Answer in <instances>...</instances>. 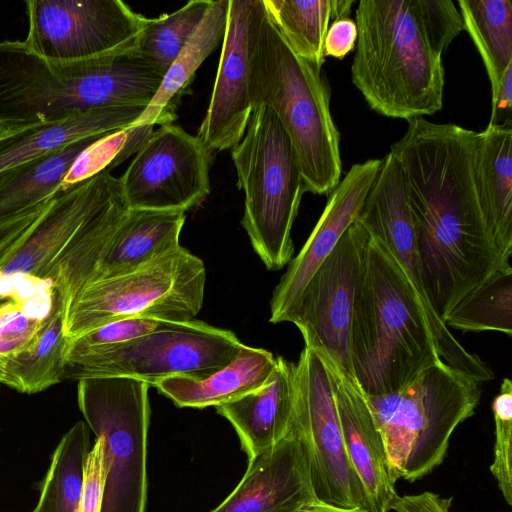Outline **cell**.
<instances>
[{
    "label": "cell",
    "instance_id": "cell-13",
    "mask_svg": "<svg viewBox=\"0 0 512 512\" xmlns=\"http://www.w3.org/2000/svg\"><path fill=\"white\" fill-rule=\"evenodd\" d=\"M295 375L292 432L306 455L317 498L339 507L368 510L363 487L344 449L332 383L324 360L305 346L295 364Z\"/></svg>",
    "mask_w": 512,
    "mask_h": 512
},
{
    "label": "cell",
    "instance_id": "cell-18",
    "mask_svg": "<svg viewBox=\"0 0 512 512\" xmlns=\"http://www.w3.org/2000/svg\"><path fill=\"white\" fill-rule=\"evenodd\" d=\"M380 165L381 159L355 163L328 194L317 224L273 291L270 322H284L314 273L357 220Z\"/></svg>",
    "mask_w": 512,
    "mask_h": 512
},
{
    "label": "cell",
    "instance_id": "cell-42",
    "mask_svg": "<svg viewBox=\"0 0 512 512\" xmlns=\"http://www.w3.org/2000/svg\"><path fill=\"white\" fill-rule=\"evenodd\" d=\"M452 497H442L434 492L398 496L392 505L394 512H451Z\"/></svg>",
    "mask_w": 512,
    "mask_h": 512
},
{
    "label": "cell",
    "instance_id": "cell-39",
    "mask_svg": "<svg viewBox=\"0 0 512 512\" xmlns=\"http://www.w3.org/2000/svg\"><path fill=\"white\" fill-rule=\"evenodd\" d=\"M105 442L97 436L84 465L83 485L77 512H101L106 467L104 457Z\"/></svg>",
    "mask_w": 512,
    "mask_h": 512
},
{
    "label": "cell",
    "instance_id": "cell-35",
    "mask_svg": "<svg viewBox=\"0 0 512 512\" xmlns=\"http://www.w3.org/2000/svg\"><path fill=\"white\" fill-rule=\"evenodd\" d=\"M154 125L129 126L109 133L87 147L66 173L59 193L94 175L111 171L132 154L154 131Z\"/></svg>",
    "mask_w": 512,
    "mask_h": 512
},
{
    "label": "cell",
    "instance_id": "cell-45",
    "mask_svg": "<svg viewBox=\"0 0 512 512\" xmlns=\"http://www.w3.org/2000/svg\"><path fill=\"white\" fill-rule=\"evenodd\" d=\"M353 3L351 0H331L332 21L348 18Z\"/></svg>",
    "mask_w": 512,
    "mask_h": 512
},
{
    "label": "cell",
    "instance_id": "cell-24",
    "mask_svg": "<svg viewBox=\"0 0 512 512\" xmlns=\"http://www.w3.org/2000/svg\"><path fill=\"white\" fill-rule=\"evenodd\" d=\"M185 219L182 211L129 209L89 283L130 273L176 249Z\"/></svg>",
    "mask_w": 512,
    "mask_h": 512
},
{
    "label": "cell",
    "instance_id": "cell-20",
    "mask_svg": "<svg viewBox=\"0 0 512 512\" xmlns=\"http://www.w3.org/2000/svg\"><path fill=\"white\" fill-rule=\"evenodd\" d=\"M329 371L344 449L357 475L369 512H389L398 497L386 457L383 439L356 381L322 358Z\"/></svg>",
    "mask_w": 512,
    "mask_h": 512
},
{
    "label": "cell",
    "instance_id": "cell-33",
    "mask_svg": "<svg viewBox=\"0 0 512 512\" xmlns=\"http://www.w3.org/2000/svg\"><path fill=\"white\" fill-rule=\"evenodd\" d=\"M445 326L464 332L495 331L512 336V269L493 274L448 313Z\"/></svg>",
    "mask_w": 512,
    "mask_h": 512
},
{
    "label": "cell",
    "instance_id": "cell-36",
    "mask_svg": "<svg viewBox=\"0 0 512 512\" xmlns=\"http://www.w3.org/2000/svg\"><path fill=\"white\" fill-rule=\"evenodd\" d=\"M167 321L154 318H123L97 327L79 337L68 340L66 366L87 356L108 350L135 338L149 334Z\"/></svg>",
    "mask_w": 512,
    "mask_h": 512
},
{
    "label": "cell",
    "instance_id": "cell-11",
    "mask_svg": "<svg viewBox=\"0 0 512 512\" xmlns=\"http://www.w3.org/2000/svg\"><path fill=\"white\" fill-rule=\"evenodd\" d=\"M357 221L384 246L403 271L421 305L439 357L478 383L492 380L494 373L489 365L464 348L430 303L423 283L403 170L390 151L381 159Z\"/></svg>",
    "mask_w": 512,
    "mask_h": 512
},
{
    "label": "cell",
    "instance_id": "cell-41",
    "mask_svg": "<svg viewBox=\"0 0 512 512\" xmlns=\"http://www.w3.org/2000/svg\"><path fill=\"white\" fill-rule=\"evenodd\" d=\"M48 201L12 219L0 222V260L23 238L45 209Z\"/></svg>",
    "mask_w": 512,
    "mask_h": 512
},
{
    "label": "cell",
    "instance_id": "cell-22",
    "mask_svg": "<svg viewBox=\"0 0 512 512\" xmlns=\"http://www.w3.org/2000/svg\"><path fill=\"white\" fill-rule=\"evenodd\" d=\"M143 106L108 107L0 136V181L19 167L86 137L131 126Z\"/></svg>",
    "mask_w": 512,
    "mask_h": 512
},
{
    "label": "cell",
    "instance_id": "cell-23",
    "mask_svg": "<svg viewBox=\"0 0 512 512\" xmlns=\"http://www.w3.org/2000/svg\"><path fill=\"white\" fill-rule=\"evenodd\" d=\"M475 184L480 209L496 247L512 253V125L478 132Z\"/></svg>",
    "mask_w": 512,
    "mask_h": 512
},
{
    "label": "cell",
    "instance_id": "cell-34",
    "mask_svg": "<svg viewBox=\"0 0 512 512\" xmlns=\"http://www.w3.org/2000/svg\"><path fill=\"white\" fill-rule=\"evenodd\" d=\"M213 0H192L170 14L146 18L137 51L165 75L202 22Z\"/></svg>",
    "mask_w": 512,
    "mask_h": 512
},
{
    "label": "cell",
    "instance_id": "cell-9",
    "mask_svg": "<svg viewBox=\"0 0 512 512\" xmlns=\"http://www.w3.org/2000/svg\"><path fill=\"white\" fill-rule=\"evenodd\" d=\"M148 389V383L128 377L78 381L79 410L95 437L105 442L101 512H146Z\"/></svg>",
    "mask_w": 512,
    "mask_h": 512
},
{
    "label": "cell",
    "instance_id": "cell-28",
    "mask_svg": "<svg viewBox=\"0 0 512 512\" xmlns=\"http://www.w3.org/2000/svg\"><path fill=\"white\" fill-rule=\"evenodd\" d=\"M52 297V306L36 334L5 366L1 384L20 393H38L63 380L68 343L64 332L66 307Z\"/></svg>",
    "mask_w": 512,
    "mask_h": 512
},
{
    "label": "cell",
    "instance_id": "cell-17",
    "mask_svg": "<svg viewBox=\"0 0 512 512\" xmlns=\"http://www.w3.org/2000/svg\"><path fill=\"white\" fill-rule=\"evenodd\" d=\"M265 13L263 0H229L217 74L197 135L212 150L232 149L244 136L253 111L252 49Z\"/></svg>",
    "mask_w": 512,
    "mask_h": 512
},
{
    "label": "cell",
    "instance_id": "cell-44",
    "mask_svg": "<svg viewBox=\"0 0 512 512\" xmlns=\"http://www.w3.org/2000/svg\"><path fill=\"white\" fill-rule=\"evenodd\" d=\"M299 512H368V510L339 507L316 499L304 506Z\"/></svg>",
    "mask_w": 512,
    "mask_h": 512
},
{
    "label": "cell",
    "instance_id": "cell-16",
    "mask_svg": "<svg viewBox=\"0 0 512 512\" xmlns=\"http://www.w3.org/2000/svg\"><path fill=\"white\" fill-rule=\"evenodd\" d=\"M212 158L200 137L173 123L161 125L119 177L127 207L186 212L198 206L210 193Z\"/></svg>",
    "mask_w": 512,
    "mask_h": 512
},
{
    "label": "cell",
    "instance_id": "cell-19",
    "mask_svg": "<svg viewBox=\"0 0 512 512\" xmlns=\"http://www.w3.org/2000/svg\"><path fill=\"white\" fill-rule=\"evenodd\" d=\"M316 499L306 455L291 430L248 461L238 485L210 512H299Z\"/></svg>",
    "mask_w": 512,
    "mask_h": 512
},
{
    "label": "cell",
    "instance_id": "cell-10",
    "mask_svg": "<svg viewBox=\"0 0 512 512\" xmlns=\"http://www.w3.org/2000/svg\"><path fill=\"white\" fill-rule=\"evenodd\" d=\"M243 343L203 321H167L155 331L66 366L64 379L128 377L154 385L171 377L204 379L226 366Z\"/></svg>",
    "mask_w": 512,
    "mask_h": 512
},
{
    "label": "cell",
    "instance_id": "cell-3",
    "mask_svg": "<svg viewBox=\"0 0 512 512\" xmlns=\"http://www.w3.org/2000/svg\"><path fill=\"white\" fill-rule=\"evenodd\" d=\"M164 75L136 46L78 61H54L24 41L0 42V136L92 110L147 107Z\"/></svg>",
    "mask_w": 512,
    "mask_h": 512
},
{
    "label": "cell",
    "instance_id": "cell-26",
    "mask_svg": "<svg viewBox=\"0 0 512 512\" xmlns=\"http://www.w3.org/2000/svg\"><path fill=\"white\" fill-rule=\"evenodd\" d=\"M128 210L120 189L81 225L56 258L47 283L65 307L92 279Z\"/></svg>",
    "mask_w": 512,
    "mask_h": 512
},
{
    "label": "cell",
    "instance_id": "cell-30",
    "mask_svg": "<svg viewBox=\"0 0 512 512\" xmlns=\"http://www.w3.org/2000/svg\"><path fill=\"white\" fill-rule=\"evenodd\" d=\"M463 28L485 66L493 92L512 69V2L459 0Z\"/></svg>",
    "mask_w": 512,
    "mask_h": 512
},
{
    "label": "cell",
    "instance_id": "cell-37",
    "mask_svg": "<svg viewBox=\"0 0 512 512\" xmlns=\"http://www.w3.org/2000/svg\"><path fill=\"white\" fill-rule=\"evenodd\" d=\"M495 423L494 457L490 471L508 505H512V382L504 378L492 402Z\"/></svg>",
    "mask_w": 512,
    "mask_h": 512
},
{
    "label": "cell",
    "instance_id": "cell-31",
    "mask_svg": "<svg viewBox=\"0 0 512 512\" xmlns=\"http://www.w3.org/2000/svg\"><path fill=\"white\" fill-rule=\"evenodd\" d=\"M90 429L76 422L54 450L33 512H77L84 465L90 451Z\"/></svg>",
    "mask_w": 512,
    "mask_h": 512
},
{
    "label": "cell",
    "instance_id": "cell-38",
    "mask_svg": "<svg viewBox=\"0 0 512 512\" xmlns=\"http://www.w3.org/2000/svg\"><path fill=\"white\" fill-rule=\"evenodd\" d=\"M49 311H32V299L12 300L0 306V384L13 353L36 334Z\"/></svg>",
    "mask_w": 512,
    "mask_h": 512
},
{
    "label": "cell",
    "instance_id": "cell-25",
    "mask_svg": "<svg viewBox=\"0 0 512 512\" xmlns=\"http://www.w3.org/2000/svg\"><path fill=\"white\" fill-rule=\"evenodd\" d=\"M275 366L276 357L270 351L243 344L226 366L204 379L171 377L153 386L181 408L217 407L263 386Z\"/></svg>",
    "mask_w": 512,
    "mask_h": 512
},
{
    "label": "cell",
    "instance_id": "cell-27",
    "mask_svg": "<svg viewBox=\"0 0 512 512\" xmlns=\"http://www.w3.org/2000/svg\"><path fill=\"white\" fill-rule=\"evenodd\" d=\"M229 0H213L202 22L165 73L150 104L131 125H165L177 118L181 98L188 92L195 73L223 41Z\"/></svg>",
    "mask_w": 512,
    "mask_h": 512
},
{
    "label": "cell",
    "instance_id": "cell-2",
    "mask_svg": "<svg viewBox=\"0 0 512 512\" xmlns=\"http://www.w3.org/2000/svg\"><path fill=\"white\" fill-rule=\"evenodd\" d=\"M353 85L380 115L406 121L443 107L442 55L464 30L451 0H361Z\"/></svg>",
    "mask_w": 512,
    "mask_h": 512
},
{
    "label": "cell",
    "instance_id": "cell-15",
    "mask_svg": "<svg viewBox=\"0 0 512 512\" xmlns=\"http://www.w3.org/2000/svg\"><path fill=\"white\" fill-rule=\"evenodd\" d=\"M25 44L54 61L91 59L133 48L145 17L121 0H28Z\"/></svg>",
    "mask_w": 512,
    "mask_h": 512
},
{
    "label": "cell",
    "instance_id": "cell-14",
    "mask_svg": "<svg viewBox=\"0 0 512 512\" xmlns=\"http://www.w3.org/2000/svg\"><path fill=\"white\" fill-rule=\"evenodd\" d=\"M120 189L119 177L103 171L51 198L30 230L0 260V306L51 294L47 280L56 258L81 225Z\"/></svg>",
    "mask_w": 512,
    "mask_h": 512
},
{
    "label": "cell",
    "instance_id": "cell-40",
    "mask_svg": "<svg viewBox=\"0 0 512 512\" xmlns=\"http://www.w3.org/2000/svg\"><path fill=\"white\" fill-rule=\"evenodd\" d=\"M357 26L350 17L332 21L323 43L324 57L343 59L357 42Z\"/></svg>",
    "mask_w": 512,
    "mask_h": 512
},
{
    "label": "cell",
    "instance_id": "cell-4",
    "mask_svg": "<svg viewBox=\"0 0 512 512\" xmlns=\"http://www.w3.org/2000/svg\"><path fill=\"white\" fill-rule=\"evenodd\" d=\"M354 378L367 396L406 385L441 358L403 271L370 236L350 330Z\"/></svg>",
    "mask_w": 512,
    "mask_h": 512
},
{
    "label": "cell",
    "instance_id": "cell-8",
    "mask_svg": "<svg viewBox=\"0 0 512 512\" xmlns=\"http://www.w3.org/2000/svg\"><path fill=\"white\" fill-rule=\"evenodd\" d=\"M203 261L181 245L140 268L85 285L65 310L68 340L123 318L193 320L202 308Z\"/></svg>",
    "mask_w": 512,
    "mask_h": 512
},
{
    "label": "cell",
    "instance_id": "cell-6",
    "mask_svg": "<svg viewBox=\"0 0 512 512\" xmlns=\"http://www.w3.org/2000/svg\"><path fill=\"white\" fill-rule=\"evenodd\" d=\"M366 398L393 480L413 482L443 462L453 432L473 416L481 389L478 382L440 359L402 388Z\"/></svg>",
    "mask_w": 512,
    "mask_h": 512
},
{
    "label": "cell",
    "instance_id": "cell-43",
    "mask_svg": "<svg viewBox=\"0 0 512 512\" xmlns=\"http://www.w3.org/2000/svg\"><path fill=\"white\" fill-rule=\"evenodd\" d=\"M489 124L512 125V69L492 92V109Z\"/></svg>",
    "mask_w": 512,
    "mask_h": 512
},
{
    "label": "cell",
    "instance_id": "cell-29",
    "mask_svg": "<svg viewBox=\"0 0 512 512\" xmlns=\"http://www.w3.org/2000/svg\"><path fill=\"white\" fill-rule=\"evenodd\" d=\"M104 135L72 142L28 162L0 181V222L44 204L58 194L66 173L79 155Z\"/></svg>",
    "mask_w": 512,
    "mask_h": 512
},
{
    "label": "cell",
    "instance_id": "cell-32",
    "mask_svg": "<svg viewBox=\"0 0 512 512\" xmlns=\"http://www.w3.org/2000/svg\"><path fill=\"white\" fill-rule=\"evenodd\" d=\"M266 14L291 50L316 68L332 20L331 0H263Z\"/></svg>",
    "mask_w": 512,
    "mask_h": 512
},
{
    "label": "cell",
    "instance_id": "cell-1",
    "mask_svg": "<svg viewBox=\"0 0 512 512\" xmlns=\"http://www.w3.org/2000/svg\"><path fill=\"white\" fill-rule=\"evenodd\" d=\"M391 145L404 174L423 283L444 323L466 295L512 269L485 224L475 184L478 132L424 117Z\"/></svg>",
    "mask_w": 512,
    "mask_h": 512
},
{
    "label": "cell",
    "instance_id": "cell-21",
    "mask_svg": "<svg viewBox=\"0 0 512 512\" xmlns=\"http://www.w3.org/2000/svg\"><path fill=\"white\" fill-rule=\"evenodd\" d=\"M295 398V363L278 356L275 369L263 386L217 406L216 411L230 422L250 461L291 433Z\"/></svg>",
    "mask_w": 512,
    "mask_h": 512
},
{
    "label": "cell",
    "instance_id": "cell-5",
    "mask_svg": "<svg viewBox=\"0 0 512 512\" xmlns=\"http://www.w3.org/2000/svg\"><path fill=\"white\" fill-rule=\"evenodd\" d=\"M320 72L291 50L265 13L251 55L252 107L266 106L278 118L294 149L305 192L328 195L341 180L342 162L340 133Z\"/></svg>",
    "mask_w": 512,
    "mask_h": 512
},
{
    "label": "cell",
    "instance_id": "cell-12",
    "mask_svg": "<svg viewBox=\"0 0 512 512\" xmlns=\"http://www.w3.org/2000/svg\"><path fill=\"white\" fill-rule=\"evenodd\" d=\"M369 240L357 220L350 225L284 318L299 329L305 346L354 381L350 330Z\"/></svg>",
    "mask_w": 512,
    "mask_h": 512
},
{
    "label": "cell",
    "instance_id": "cell-7",
    "mask_svg": "<svg viewBox=\"0 0 512 512\" xmlns=\"http://www.w3.org/2000/svg\"><path fill=\"white\" fill-rule=\"evenodd\" d=\"M231 155L245 196L241 224L266 268L280 270L292 260L291 230L305 190L291 141L271 109H253Z\"/></svg>",
    "mask_w": 512,
    "mask_h": 512
}]
</instances>
